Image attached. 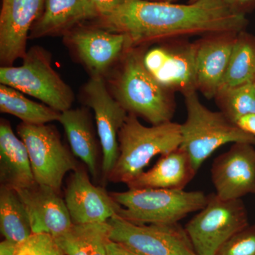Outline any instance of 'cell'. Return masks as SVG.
<instances>
[{
  "label": "cell",
  "instance_id": "obj_18",
  "mask_svg": "<svg viewBox=\"0 0 255 255\" xmlns=\"http://www.w3.org/2000/svg\"><path fill=\"white\" fill-rule=\"evenodd\" d=\"M196 44L174 48L159 47V56L150 74L164 88L183 92L197 90L196 82Z\"/></svg>",
  "mask_w": 255,
  "mask_h": 255
},
{
  "label": "cell",
  "instance_id": "obj_13",
  "mask_svg": "<svg viewBox=\"0 0 255 255\" xmlns=\"http://www.w3.org/2000/svg\"><path fill=\"white\" fill-rule=\"evenodd\" d=\"M46 0H2L0 14V60L11 66L26 55L31 26L43 11Z\"/></svg>",
  "mask_w": 255,
  "mask_h": 255
},
{
  "label": "cell",
  "instance_id": "obj_9",
  "mask_svg": "<svg viewBox=\"0 0 255 255\" xmlns=\"http://www.w3.org/2000/svg\"><path fill=\"white\" fill-rule=\"evenodd\" d=\"M110 240L142 255H197L179 223L135 224L119 216L108 221Z\"/></svg>",
  "mask_w": 255,
  "mask_h": 255
},
{
  "label": "cell",
  "instance_id": "obj_17",
  "mask_svg": "<svg viewBox=\"0 0 255 255\" xmlns=\"http://www.w3.org/2000/svg\"><path fill=\"white\" fill-rule=\"evenodd\" d=\"M197 173L187 152L179 147L161 155L157 163L127 185L128 189L183 190Z\"/></svg>",
  "mask_w": 255,
  "mask_h": 255
},
{
  "label": "cell",
  "instance_id": "obj_12",
  "mask_svg": "<svg viewBox=\"0 0 255 255\" xmlns=\"http://www.w3.org/2000/svg\"><path fill=\"white\" fill-rule=\"evenodd\" d=\"M255 145L236 142L216 157L211 178L216 195L224 200L255 194Z\"/></svg>",
  "mask_w": 255,
  "mask_h": 255
},
{
  "label": "cell",
  "instance_id": "obj_3",
  "mask_svg": "<svg viewBox=\"0 0 255 255\" xmlns=\"http://www.w3.org/2000/svg\"><path fill=\"white\" fill-rule=\"evenodd\" d=\"M197 90L184 94L187 120L180 124V147L187 152L198 172L210 156L226 144L245 142L255 145V136L243 131L221 112L210 110L201 103Z\"/></svg>",
  "mask_w": 255,
  "mask_h": 255
},
{
  "label": "cell",
  "instance_id": "obj_8",
  "mask_svg": "<svg viewBox=\"0 0 255 255\" xmlns=\"http://www.w3.org/2000/svg\"><path fill=\"white\" fill-rule=\"evenodd\" d=\"M17 132L27 148L35 182L60 194L65 174L75 171L79 164L55 127L21 123Z\"/></svg>",
  "mask_w": 255,
  "mask_h": 255
},
{
  "label": "cell",
  "instance_id": "obj_16",
  "mask_svg": "<svg viewBox=\"0 0 255 255\" xmlns=\"http://www.w3.org/2000/svg\"><path fill=\"white\" fill-rule=\"evenodd\" d=\"M238 33L206 36L196 43V89L207 98L216 97L219 92Z\"/></svg>",
  "mask_w": 255,
  "mask_h": 255
},
{
  "label": "cell",
  "instance_id": "obj_14",
  "mask_svg": "<svg viewBox=\"0 0 255 255\" xmlns=\"http://www.w3.org/2000/svg\"><path fill=\"white\" fill-rule=\"evenodd\" d=\"M67 41L92 76L104 74L130 49L127 37L104 28H82L69 33Z\"/></svg>",
  "mask_w": 255,
  "mask_h": 255
},
{
  "label": "cell",
  "instance_id": "obj_26",
  "mask_svg": "<svg viewBox=\"0 0 255 255\" xmlns=\"http://www.w3.org/2000/svg\"><path fill=\"white\" fill-rule=\"evenodd\" d=\"M221 112L236 124L238 119L255 114V92L253 82L228 89L216 95Z\"/></svg>",
  "mask_w": 255,
  "mask_h": 255
},
{
  "label": "cell",
  "instance_id": "obj_10",
  "mask_svg": "<svg viewBox=\"0 0 255 255\" xmlns=\"http://www.w3.org/2000/svg\"><path fill=\"white\" fill-rule=\"evenodd\" d=\"M84 94L85 103L95 114L102 152V181L105 184L119 158V131L128 114L111 95L103 77L92 76L84 87Z\"/></svg>",
  "mask_w": 255,
  "mask_h": 255
},
{
  "label": "cell",
  "instance_id": "obj_28",
  "mask_svg": "<svg viewBox=\"0 0 255 255\" xmlns=\"http://www.w3.org/2000/svg\"><path fill=\"white\" fill-rule=\"evenodd\" d=\"M216 255H255V226H248L226 243Z\"/></svg>",
  "mask_w": 255,
  "mask_h": 255
},
{
  "label": "cell",
  "instance_id": "obj_7",
  "mask_svg": "<svg viewBox=\"0 0 255 255\" xmlns=\"http://www.w3.org/2000/svg\"><path fill=\"white\" fill-rule=\"evenodd\" d=\"M249 226L242 199L224 200L216 193L208 195L206 206L186 226L197 255H216L233 236Z\"/></svg>",
  "mask_w": 255,
  "mask_h": 255
},
{
  "label": "cell",
  "instance_id": "obj_32",
  "mask_svg": "<svg viewBox=\"0 0 255 255\" xmlns=\"http://www.w3.org/2000/svg\"><path fill=\"white\" fill-rule=\"evenodd\" d=\"M235 11L245 14V11L255 4V0H223Z\"/></svg>",
  "mask_w": 255,
  "mask_h": 255
},
{
  "label": "cell",
  "instance_id": "obj_2",
  "mask_svg": "<svg viewBox=\"0 0 255 255\" xmlns=\"http://www.w3.org/2000/svg\"><path fill=\"white\" fill-rule=\"evenodd\" d=\"M119 155L107 182L128 184L144 172L151 159L180 147V124L142 125L137 117L128 114L119 134Z\"/></svg>",
  "mask_w": 255,
  "mask_h": 255
},
{
  "label": "cell",
  "instance_id": "obj_36",
  "mask_svg": "<svg viewBox=\"0 0 255 255\" xmlns=\"http://www.w3.org/2000/svg\"><path fill=\"white\" fill-rule=\"evenodd\" d=\"M253 84H254L255 92V81L253 82Z\"/></svg>",
  "mask_w": 255,
  "mask_h": 255
},
{
  "label": "cell",
  "instance_id": "obj_1",
  "mask_svg": "<svg viewBox=\"0 0 255 255\" xmlns=\"http://www.w3.org/2000/svg\"><path fill=\"white\" fill-rule=\"evenodd\" d=\"M100 22L104 29L125 35L133 48L166 38L241 33L248 20L223 0H200L187 4L127 0L112 14L101 17Z\"/></svg>",
  "mask_w": 255,
  "mask_h": 255
},
{
  "label": "cell",
  "instance_id": "obj_21",
  "mask_svg": "<svg viewBox=\"0 0 255 255\" xmlns=\"http://www.w3.org/2000/svg\"><path fill=\"white\" fill-rule=\"evenodd\" d=\"M58 122L63 126L73 155L81 159L95 180L102 178L98 143L86 109L65 111L60 113Z\"/></svg>",
  "mask_w": 255,
  "mask_h": 255
},
{
  "label": "cell",
  "instance_id": "obj_5",
  "mask_svg": "<svg viewBox=\"0 0 255 255\" xmlns=\"http://www.w3.org/2000/svg\"><path fill=\"white\" fill-rule=\"evenodd\" d=\"M121 206L117 216L135 224H172L206 206L203 191L162 189H128L111 192Z\"/></svg>",
  "mask_w": 255,
  "mask_h": 255
},
{
  "label": "cell",
  "instance_id": "obj_20",
  "mask_svg": "<svg viewBox=\"0 0 255 255\" xmlns=\"http://www.w3.org/2000/svg\"><path fill=\"white\" fill-rule=\"evenodd\" d=\"M100 16L90 0H46L43 11L29 38L53 36L71 29L81 21Z\"/></svg>",
  "mask_w": 255,
  "mask_h": 255
},
{
  "label": "cell",
  "instance_id": "obj_19",
  "mask_svg": "<svg viewBox=\"0 0 255 255\" xmlns=\"http://www.w3.org/2000/svg\"><path fill=\"white\" fill-rule=\"evenodd\" d=\"M29 155L26 145L13 132L7 121L0 123V184L18 190L34 184Z\"/></svg>",
  "mask_w": 255,
  "mask_h": 255
},
{
  "label": "cell",
  "instance_id": "obj_35",
  "mask_svg": "<svg viewBox=\"0 0 255 255\" xmlns=\"http://www.w3.org/2000/svg\"><path fill=\"white\" fill-rule=\"evenodd\" d=\"M150 1H162V0H150Z\"/></svg>",
  "mask_w": 255,
  "mask_h": 255
},
{
  "label": "cell",
  "instance_id": "obj_6",
  "mask_svg": "<svg viewBox=\"0 0 255 255\" xmlns=\"http://www.w3.org/2000/svg\"><path fill=\"white\" fill-rule=\"evenodd\" d=\"M0 82L41 101L62 113L71 109L74 94L51 65L47 50L34 46L26 52L20 66L0 68Z\"/></svg>",
  "mask_w": 255,
  "mask_h": 255
},
{
  "label": "cell",
  "instance_id": "obj_29",
  "mask_svg": "<svg viewBox=\"0 0 255 255\" xmlns=\"http://www.w3.org/2000/svg\"><path fill=\"white\" fill-rule=\"evenodd\" d=\"M100 17L109 16L118 9L127 0H90Z\"/></svg>",
  "mask_w": 255,
  "mask_h": 255
},
{
  "label": "cell",
  "instance_id": "obj_31",
  "mask_svg": "<svg viewBox=\"0 0 255 255\" xmlns=\"http://www.w3.org/2000/svg\"><path fill=\"white\" fill-rule=\"evenodd\" d=\"M236 125L243 131L255 136V114H250L241 117L236 122Z\"/></svg>",
  "mask_w": 255,
  "mask_h": 255
},
{
  "label": "cell",
  "instance_id": "obj_11",
  "mask_svg": "<svg viewBox=\"0 0 255 255\" xmlns=\"http://www.w3.org/2000/svg\"><path fill=\"white\" fill-rule=\"evenodd\" d=\"M64 200L75 225L108 222L121 209L105 188L92 184L80 164L69 177Z\"/></svg>",
  "mask_w": 255,
  "mask_h": 255
},
{
  "label": "cell",
  "instance_id": "obj_22",
  "mask_svg": "<svg viewBox=\"0 0 255 255\" xmlns=\"http://www.w3.org/2000/svg\"><path fill=\"white\" fill-rule=\"evenodd\" d=\"M110 232L109 222L73 224L54 238L65 255H107Z\"/></svg>",
  "mask_w": 255,
  "mask_h": 255
},
{
  "label": "cell",
  "instance_id": "obj_24",
  "mask_svg": "<svg viewBox=\"0 0 255 255\" xmlns=\"http://www.w3.org/2000/svg\"><path fill=\"white\" fill-rule=\"evenodd\" d=\"M0 111L21 119L22 123L42 125L58 122L60 113L46 105L28 100L12 87L0 85Z\"/></svg>",
  "mask_w": 255,
  "mask_h": 255
},
{
  "label": "cell",
  "instance_id": "obj_15",
  "mask_svg": "<svg viewBox=\"0 0 255 255\" xmlns=\"http://www.w3.org/2000/svg\"><path fill=\"white\" fill-rule=\"evenodd\" d=\"M16 192L27 212L33 234L46 233L55 238L71 227L73 223L60 193L37 183Z\"/></svg>",
  "mask_w": 255,
  "mask_h": 255
},
{
  "label": "cell",
  "instance_id": "obj_27",
  "mask_svg": "<svg viewBox=\"0 0 255 255\" xmlns=\"http://www.w3.org/2000/svg\"><path fill=\"white\" fill-rule=\"evenodd\" d=\"M14 255H65L53 236L46 233H36L18 243Z\"/></svg>",
  "mask_w": 255,
  "mask_h": 255
},
{
  "label": "cell",
  "instance_id": "obj_4",
  "mask_svg": "<svg viewBox=\"0 0 255 255\" xmlns=\"http://www.w3.org/2000/svg\"><path fill=\"white\" fill-rule=\"evenodd\" d=\"M130 48L114 78V97L129 114L139 116L152 125L171 122L173 101L142 63V56Z\"/></svg>",
  "mask_w": 255,
  "mask_h": 255
},
{
  "label": "cell",
  "instance_id": "obj_25",
  "mask_svg": "<svg viewBox=\"0 0 255 255\" xmlns=\"http://www.w3.org/2000/svg\"><path fill=\"white\" fill-rule=\"evenodd\" d=\"M0 231L4 239L20 243L31 236L26 210L14 189L0 187Z\"/></svg>",
  "mask_w": 255,
  "mask_h": 255
},
{
  "label": "cell",
  "instance_id": "obj_33",
  "mask_svg": "<svg viewBox=\"0 0 255 255\" xmlns=\"http://www.w3.org/2000/svg\"><path fill=\"white\" fill-rule=\"evenodd\" d=\"M18 243L4 239L0 243V255H14Z\"/></svg>",
  "mask_w": 255,
  "mask_h": 255
},
{
  "label": "cell",
  "instance_id": "obj_34",
  "mask_svg": "<svg viewBox=\"0 0 255 255\" xmlns=\"http://www.w3.org/2000/svg\"><path fill=\"white\" fill-rule=\"evenodd\" d=\"M198 1H200V0H189V3H194Z\"/></svg>",
  "mask_w": 255,
  "mask_h": 255
},
{
  "label": "cell",
  "instance_id": "obj_30",
  "mask_svg": "<svg viewBox=\"0 0 255 255\" xmlns=\"http://www.w3.org/2000/svg\"><path fill=\"white\" fill-rule=\"evenodd\" d=\"M107 255H142L123 244L110 240L107 245Z\"/></svg>",
  "mask_w": 255,
  "mask_h": 255
},
{
  "label": "cell",
  "instance_id": "obj_23",
  "mask_svg": "<svg viewBox=\"0 0 255 255\" xmlns=\"http://www.w3.org/2000/svg\"><path fill=\"white\" fill-rule=\"evenodd\" d=\"M255 80V36L243 31L236 38L227 71L218 94Z\"/></svg>",
  "mask_w": 255,
  "mask_h": 255
}]
</instances>
